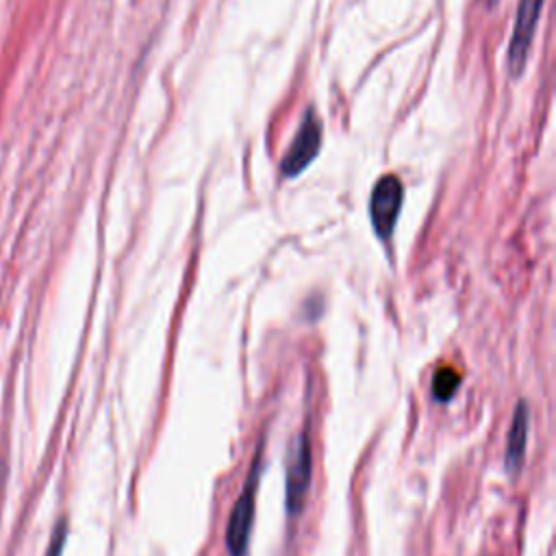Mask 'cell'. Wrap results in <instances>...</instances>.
Listing matches in <instances>:
<instances>
[{
  "mask_svg": "<svg viewBox=\"0 0 556 556\" xmlns=\"http://www.w3.org/2000/svg\"><path fill=\"white\" fill-rule=\"evenodd\" d=\"M311 484V450L306 437H298L291 443L287 460V510L300 513Z\"/></svg>",
  "mask_w": 556,
  "mask_h": 556,
  "instance_id": "obj_5",
  "label": "cell"
},
{
  "mask_svg": "<svg viewBox=\"0 0 556 556\" xmlns=\"http://www.w3.org/2000/svg\"><path fill=\"white\" fill-rule=\"evenodd\" d=\"M460 384V376L452 367H441L432 378V395L437 402H447Z\"/></svg>",
  "mask_w": 556,
  "mask_h": 556,
  "instance_id": "obj_7",
  "label": "cell"
},
{
  "mask_svg": "<svg viewBox=\"0 0 556 556\" xmlns=\"http://www.w3.org/2000/svg\"><path fill=\"white\" fill-rule=\"evenodd\" d=\"M319 148H321V122H319L317 113L311 109V111H306V115L295 132V139L291 141L287 154L280 161L282 176L291 178V176H298L300 172H304L311 165V161L319 154Z\"/></svg>",
  "mask_w": 556,
  "mask_h": 556,
  "instance_id": "obj_4",
  "label": "cell"
},
{
  "mask_svg": "<svg viewBox=\"0 0 556 556\" xmlns=\"http://www.w3.org/2000/svg\"><path fill=\"white\" fill-rule=\"evenodd\" d=\"M495 2H497V0H486V4H489V7H493Z\"/></svg>",
  "mask_w": 556,
  "mask_h": 556,
  "instance_id": "obj_9",
  "label": "cell"
},
{
  "mask_svg": "<svg viewBox=\"0 0 556 556\" xmlns=\"http://www.w3.org/2000/svg\"><path fill=\"white\" fill-rule=\"evenodd\" d=\"M545 0H519L517 4V15H515V24H513V35H510V43H508V54H506V65H508V74L513 78H519L532 41H534V33H536V24H539V15L543 9Z\"/></svg>",
  "mask_w": 556,
  "mask_h": 556,
  "instance_id": "obj_1",
  "label": "cell"
},
{
  "mask_svg": "<svg viewBox=\"0 0 556 556\" xmlns=\"http://www.w3.org/2000/svg\"><path fill=\"white\" fill-rule=\"evenodd\" d=\"M256 478H258V463H254L250 478L230 513V521L226 528V547H228L230 556H245V552H248L250 532H252V523H254Z\"/></svg>",
  "mask_w": 556,
  "mask_h": 556,
  "instance_id": "obj_3",
  "label": "cell"
},
{
  "mask_svg": "<svg viewBox=\"0 0 556 556\" xmlns=\"http://www.w3.org/2000/svg\"><path fill=\"white\" fill-rule=\"evenodd\" d=\"M402 200L404 187L393 174H387L376 180L369 200V219L380 239H389L393 235L402 211Z\"/></svg>",
  "mask_w": 556,
  "mask_h": 556,
  "instance_id": "obj_2",
  "label": "cell"
},
{
  "mask_svg": "<svg viewBox=\"0 0 556 556\" xmlns=\"http://www.w3.org/2000/svg\"><path fill=\"white\" fill-rule=\"evenodd\" d=\"M63 543H65V523H61L52 536V543H50V549H48V556H61V549H63Z\"/></svg>",
  "mask_w": 556,
  "mask_h": 556,
  "instance_id": "obj_8",
  "label": "cell"
},
{
  "mask_svg": "<svg viewBox=\"0 0 556 556\" xmlns=\"http://www.w3.org/2000/svg\"><path fill=\"white\" fill-rule=\"evenodd\" d=\"M528 406L526 402H519L515 408V417H513V426H510V434H508V447H506V465L508 469H515L521 465L523 460V452H526V441H528Z\"/></svg>",
  "mask_w": 556,
  "mask_h": 556,
  "instance_id": "obj_6",
  "label": "cell"
}]
</instances>
